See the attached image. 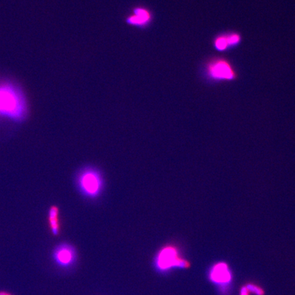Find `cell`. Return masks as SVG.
<instances>
[{
	"instance_id": "cell-3",
	"label": "cell",
	"mask_w": 295,
	"mask_h": 295,
	"mask_svg": "<svg viewBox=\"0 0 295 295\" xmlns=\"http://www.w3.org/2000/svg\"><path fill=\"white\" fill-rule=\"evenodd\" d=\"M78 190L83 196L94 199L100 196L103 190L104 180L101 172L93 167H86L77 176Z\"/></svg>"
},
{
	"instance_id": "cell-10",
	"label": "cell",
	"mask_w": 295,
	"mask_h": 295,
	"mask_svg": "<svg viewBox=\"0 0 295 295\" xmlns=\"http://www.w3.org/2000/svg\"><path fill=\"white\" fill-rule=\"evenodd\" d=\"M246 289L248 292L255 295H264V290L258 285L253 283H249L246 285Z\"/></svg>"
},
{
	"instance_id": "cell-12",
	"label": "cell",
	"mask_w": 295,
	"mask_h": 295,
	"mask_svg": "<svg viewBox=\"0 0 295 295\" xmlns=\"http://www.w3.org/2000/svg\"><path fill=\"white\" fill-rule=\"evenodd\" d=\"M0 295H12L10 294V293H9L8 292H7V291H0Z\"/></svg>"
},
{
	"instance_id": "cell-2",
	"label": "cell",
	"mask_w": 295,
	"mask_h": 295,
	"mask_svg": "<svg viewBox=\"0 0 295 295\" xmlns=\"http://www.w3.org/2000/svg\"><path fill=\"white\" fill-rule=\"evenodd\" d=\"M155 270L159 274H167L175 269H187L189 262L182 257L179 248L173 245H166L157 252L153 261Z\"/></svg>"
},
{
	"instance_id": "cell-5",
	"label": "cell",
	"mask_w": 295,
	"mask_h": 295,
	"mask_svg": "<svg viewBox=\"0 0 295 295\" xmlns=\"http://www.w3.org/2000/svg\"><path fill=\"white\" fill-rule=\"evenodd\" d=\"M52 259L55 264L60 268H71L77 262V250L71 244L62 243L57 245L53 250Z\"/></svg>"
},
{
	"instance_id": "cell-6",
	"label": "cell",
	"mask_w": 295,
	"mask_h": 295,
	"mask_svg": "<svg viewBox=\"0 0 295 295\" xmlns=\"http://www.w3.org/2000/svg\"><path fill=\"white\" fill-rule=\"evenodd\" d=\"M209 279L215 285L218 286L223 294H226L229 291L233 281V274L228 264L220 262L213 265L210 270Z\"/></svg>"
},
{
	"instance_id": "cell-11",
	"label": "cell",
	"mask_w": 295,
	"mask_h": 295,
	"mask_svg": "<svg viewBox=\"0 0 295 295\" xmlns=\"http://www.w3.org/2000/svg\"><path fill=\"white\" fill-rule=\"evenodd\" d=\"M240 295H250V293L248 292V289H246V286L241 288L240 291Z\"/></svg>"
},
{
	"instance_id": "cell-1",
	"label": "cell",
	"mask_w": 295,
	"mask_h": 295,
	"mask_svg": "<svg viewBox=\"0 0 295 295\" xmlns=\"http://www.w3.org/2000/svg\"><path fill=\"white\" fill-rule=\"evenodd\" d=\"M28 111V103L21 88L8 79L0 80V119L21 123Z\"/></svg>"
},
{
	"instance_id": "cell-8",
	"label": "cell",
	"mask_w": 295,
	"mask_h": 295,
	"mask_svg": "<svg viewBox=\"0 0 295 295\" xmlns=\"http://www.w3.org/2000/svg\"><path fill=\"white\" fill-rule=\"evenodd\" d=\"M241 40V35L238 32L224 33L213 39V47L219 51H226L238 45Z\"/></svg>"
},
{
	"instance_id": "cell-4",
	"label": "cell",
	"mask_w": 295,
	"mask_h": 295,
	"mask_svg": "<svg viewBox=\"0 0 295 295\" xmlns=\"http://www.w3.org/2000/svg\"><path fill=\"white\" fill-rule=\"evenodd\" d=\"M205 71L208 79L214 82H228L237 78L235 66L224 57H214L210 60L206 64Z\"/></svg>"
},
{
	"instance_id": "cell-9",
	"label": "cell",
	"mask_w": 295,
	"mask_h": 295,
	"mask_svg": "<svg viewBox=\"0 0 295 295\" xmlns=\"http://www.w3.org/2000/svg\"><path fill=\"white\" fill-rule=\"evenodd\" d=\"M48 223L53 236H58L60 232V210L57 206H51L48 211Z\"/></svg>"
},
{
	"instance_id": "cell-7",
	"label": "cell",
	"mask_w": 295,
	"mask_h": 295,
	"mask_svg": "<svg viewBox=\"0 0 295 295\" xmlns=\"http://www.w3.org/2000/svg\"><path fill=\"white\" fill-rule=\"evenodd\" d=\"M153 18L151 10L146 7L138 5L133 8L132 14L127 16L126 22L130 25L138 28L146 29L152 23Z\"/></svg>"
}]
</instances>
